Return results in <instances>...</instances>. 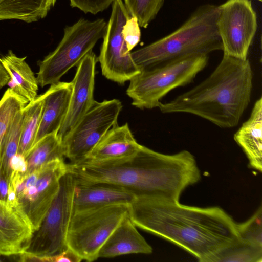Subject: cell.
<instances>
[{
    "instance_id": "32",
    "label": "cell",
    "mask_w": 262,
    "mask_h": 262,
    "mask_svg": "<svg viewBox=\"0 0 262 262\" xmlns=\"http://www.w3.org/2000/svg\"><path fill=\"white\" fill-rule=\"evenodd\" d=\"M9 167L11 174L13 173H24L26 172L27 166L25 157L17 154L11 160Z\"/></svg>"
},
{
    "instance_id": "5",
    "label": "cell",
    "mask_w": 262,
    "mask_h": 262,
    "mask_svg": "<svg viewBox=\"0 0 262 262\" xmlns=\"http://www.w3.org/2000/svg\"><path fill=\"white\" fill-rule=\"evenodd\" d=\"M208 61V55H198L141 69L129 80L126 94L138 108L158 107L170 91L191 82Z\"/></svg>"
},
{
    "instance_id": "14",
    "label": "cell",
    "mask_w": 262,
    "mask_h": 262,
    "mask_svg": "<svg viewBox=\"0 0 262 262\" xmlns=\"http://www.w3.org/2000/svg\"><path fill=\"white\" fill-rule=\"evenodd\" d=\"M141 146L127 123L121 126L116 124L101 138L83 162L110 164L123 162L135 156Z\"/></svg>"
},
{
    "instance_id": "21",
    "label": "cell",
    "mask_w": 262,
    "mask_h": 262,
    "mask_svg": "<svg viewBox=\"0 0 262 262\" xmlns=\"http://www.w3.org/2000/svg\"><path fill=\"white\" fill-rule=\"evenodd\" d=\"M57 0H0V20L17 19L30 23L47 16Z\"/></svg>"
},
{
    "instance_id": "24",
    "label": "cell",
    "mask_w": 262,
    "mask_h": 262,
    "mask_svg": "<svg viewBox=\"0 0 262 262\" xmlns=\"http://www.w3.org/2000/svg\"><path fill=\"white\" fill-rule=\"evenodd\" d=\"M206 262H262V247L238 238L218 250Z\"/></svg>"
},
{
    "instance_id": "2",
    "label": "cell",
    "mask_w": 262,
    "mask_h": 262,
    "mask_svg": "<svg viewBox=\"0 0 262 262\" xmlns=\"http://www.w3.org/2000/svg\"><path fill=\"white\" fill-rule=\"evenodd\" d=\"M75 181L106 183L136 195L179 201L183 191L199 182L201 173L194 156L186 150L174 154L156 151L143 145L135 156L110 164H68Z\"/></svg>"
},
{
    "instance_id": "33",
    "label": "cell",
    "mask_w": 262,
    "mask_h": 262,
    "mask_svg": "<svg viewBox=\"0 0 262 262\" xmlns=\"http://www.w3.org/2000/svg\"><path fill=\"white\" fill-rule=\"evenodd\" d=\"M9 180L3 173L0 160V200L7 202Z\"/></svg>"
},
{
    "instance_id": "23",
    "label": "cell",
    "mask_w": 262,
    "mask_h": 262,
    "mask_svg": "<svg viewBox=\"0 0 262 262\" xmlns=\"http://www.w3.org/2000/svg\"><path fill=\"white\" fill-rule=\"evenodd\" d=\"M43 106L42 94L23 108L24 118L18 153L26 156L34 146L41 121Z\"/></svg>"
},
{
    "instance_id": "26",
    "label": "cell",
    "mask_w": 262,
    "mask_h": 262,
    "mask_svg": "<svg viewBox=\"0 0 262 262\" xmlns=\"http://www.w3.org/2000/svg\"><path fill=\"white\" fill-rule=\"evenodd\" d=\"M26 103L9 88L0 100V156L3 144L17 113Z\"/></svg>"
},
{
    "instance_id": "18",
    "label": "cell",
    "mask_w": 262,
    "mask_h": 262,
    "mask_svg": "<svg viewBox=\"0 0 262 262\" xmlns=\"http://www.w3.org/2000/svg\"><path fill=\"white\" fill-rule=\"evenodd\" d=\"M152 252V248L139 233L129 214L113 232L100 249L99 258H111L129 254Z\"/></svg>"
},
{
    "instance_id": "10",
    "label": "cell",
    "mask_w": 262,
    "mask_h": 262,
    "mask_svg": "<svg viewBox=\"0 0 262 262\" xmlns=\"http://www.w3.org/2000/svg\"><path fill=\"white\" fill-rule=\"evenodd\" d=\"M116 99L95 101L62 140L64 156L71 164L84 162L96 144L115 125L122 110Z\"/></svg>"
},
{
    "instance_id": "6",
    "label": "cell",
    "mask_w": 262,
    "mask_h": 262,
    "mask_svg": "<svg viewBox=\"0 0 262 262\" xmlns=\"http://www.w3.org/2000/svg\"><path fill=\"white\" fill-rule=\"evenodd\" d=\"M107 23L103 18L89 20L80 18L64 28L63 36L56 49L39 61L37 80L43 87L60 81L71 68L83 58L105 35Z\"/></svg>"
},
{
    "instance_id": "30",
    "label": "cell",
    "mask_w": 262,
    "mask_h": 262,
    "mask_svg": "<svg viewBox=\"0 0 262 262\" xmlns=\"http://www.w3.org/2000/svg\"><path fill=\"white\" fill-rule=\"evenodd\" d=\"M114 0H69L70 5L85 14H96L106 10Z\"/></svg>"
},
{
    "instance_id": "17",
    "label": "cell",
    "mask_w": 262,
    "mask_h": 262,
    "mask_svg": "<svg viewBox=\"0 0 262 262\" xmlns=\"http://www.w3.org/2000/svg\"><path fill=\"white\" fill-rule=\"evenodd\" d=\"M72 90L71 82L59 81L42 94L43 110L34 144L48 134L57 133L67 114Z\"/></svg>"
},
{
    "instance_id": "28",
    "label": "cell",
    "mask_w": 262,
    "mask_h": 262,
    "mask_svg": "<svg viewBox=\"0 0 262 262\" xmlns=\"http://www.w3.org/2000/svg\"><path fill=\"white\" fill-rule=\"evenodd\" d=\"M238 238L249 244L262 247V207L260 205L246 221L237 223Z\"/></svg>"
},
{
    "instance_id": "11",
    "label": "cell",
    "mask_w": 262,
    "mask_h": 262,
    "mask_svg": "<svg viewBox=\"0 0 262 262\" xmlns=\"http://www.w3.org/2000/svg\"><path fill=\"white\" fill-rule=\"evenodd\" d=\"M110 19L99 56L102 74L119 84L129 81L141 71L127 51L122 36L123 26L130 16L123 0L112 4Z\"/></svg>"
},
{
    "instance_id": "9",
    "label": "cell",
    "mask_w": 262,
    "mask_h": 262,
    "mask_svg": "<svg viewBox=\"0 0 262 262\" xmlns=\"http://www.w3.org/2000/svg\"><path fill=\"white\" fill-rule=\"evenodd\" d=\"M129 214V204H119L74 212L67 235L69 249L81 259H97L103 244Z\"/></svg>"
},
{
    "instance_id": "1",
    "label": "cell",
    "mask_w": 262,
    "mask_h": 262,
    "mask_svg": "<svg viewBox=\"0 0 262 262\" xmlns=\"http://www.w3.org/2000/svg\"><path fill=\"white\" fill-rule=\"evenodd\" d=\"M129 216L136 227L173 243L200 262L238 238L237 223L218 206L136 195L129 204Z\"/></svg>"
},
{
    "instance_id": "15",
    "label": "cell",
    "mask_w": 262,
    "mask_h": 262,
    "mask_svg": "<svg viewBox=\"0 0 262 262\" xmlns=\"http://www.w3.org/2000/svg\"><path fill=\"white\" fill-rule=\"evenodd\" d=\"M33 231L23 214L0 200V254L18 255L27 249Z\"/></svg>"
},
{
    "instance_id": "12",
    "label": "cell",
    "mask_w": 262,
    "mask_h": 262,
    "mask_svg": "<svg viewBox=\"0 0 262 262\" xmlns=\"http://www.w3.org/2000/svg\"><path fill=\"white\" fill-rule=\"evenodd\" d=\"M216 27L224 55L246 59L257 29L251 0H227L218 6Z\"/></svg>"
},
{
    "instance_id": "20",
    "label": "cell",
    "mask_w": 262,
    "mask_h": 262,
    "mask_svg": "<svg viewBox=\"0 0 262 262\" xmlns=\"http://www.w3.org/2000/svg\"><path fill=\"white\" fill-rule=\"evenodd\" d=\"M26 58L9 51L0 58V61L10 76L9 89L28 104L37 97L38 83Z\"/></svg>"
},
{
    "instance_id": "29",
    "label": "cell",
    "mask_w": 262,
    "mask_h": 262,
    "mask_svg": "<svg viewBox=\"0 0 262 262\" xmlns=\"http://www.w3.org/2000/svg\"><path fill=\"white\" fill-rule=\"evenodd\" d=\"M140 26L137 19L130 16L125 22L122 30V36L127 51L130 52L140 42Z\"/></svg>"
},
{
    "instance_id": "7",
    "label": "cell",
    "mask_w": 262,
    "mask_h": 262,
    "mask_svg": "<svg viewBox=\"0 0 262 262\" xmlns=\"http://www.w3.org/2000/svg\"><path fill=\"white\" fill-rule=\"evenodd\" d=\"M75 180L69 172L60 180L58 192L39 228L33 232L20 261H42L67 250V235L73 213Z\"/></svg>"
},
{
    "instance_id": "19",
    "label": "cell",
    "mask_w": 262,
    "mask_h": 262,
    "mask_svg": "<svg viewBox=\"0 0 262 262\" xmlns=\"http://www.w3.org/2000/svg\"><path fill=\"white\" fill-rule=\"evenodd\" d=\"M246 155L250 168L262 171V98L254 103L250 116L234 135Z\"/></svg>"
},
{
    "instance_id": "22",
    "label": "cell",
    "mask_w": 262,
    "mask_h": 262,
    "mask_svg": "<svg viewBox=\"0 0 262 262\" xmlns=\"http://www.w3.org/2000/svg\"><path fill=\"white\" fill-rule=\"evenodd\" d=\"M64 157L62 142L57 133L48 134L38 141L25 157L26 172H30L54 160H64Z\"/></svg>"
},
{
    "instance_id": "3",
    "label": "cell",
    "mask_w": 262,
    "mask_h": 262,
    "mask_svg": "<svg viewBox=\"0 0 262 262\" xmlns=\"http://www.w3.org/2000/svg\"><path fill=\"white\" fill-rule=\"evenodd\" d=\"M252 81L248 59L224 55L206 79L158 107L163 113L191 114L221 128L234 127L250 102Z\"/></svg>"
},
{
    "instance_id": "35",
    "label": "cell",
    "mask_w": 262,
    "mask_h": 262,
    "mask_svg": "<svg viewBox=\"0 0 262 262\" xmlns=\"http://www.w3.org/2000/svg\"><path fill=\"white\" fill-rule=\"evenodd\" d=\"M20 255L14 256H5L0 254V262L9 260V259H14L15 261H19Z\"/></svg>"
},
{
    "instance_id": "25",
    "label": "cell",
    "mask_w": 262,
    "mask_h": 262,
    "mask_svg": "<svg viewBox=\"0 0 262 262\" xmlns=\"http://www.w3.org/2000/svg\"><path fill=\"white\" fill-rule=\"evenodd\" d=\"M23 108L16 115L1 150L0 160L2 170L9 181L11 176L10 162L13 157L17 155L19 148L24 118Z\"/></svg>"
},
{
    "instance_id": "27",
    "label": "cell",
    "mask_w": 262,
    "mask_h": 262,
    "mask_svg": "<svg viewBox=\"0 0 262 262\" xmlns=\"http://www.w3.org/2000/svg\"><path fill=\"white\" fill-rule=\"evenodd\" d=\"M129 14L146 28L156 18L165 0H123Z\"/></svg>"
},
{
    "instance_id": "34",
    "label": "cell",
    "mask_w": 262,
    "mask_h": 262,
    "mask_svg": "<svg viewBox=\"0 0 262 262\" xmlns=\"http://www.w3.org/2000/svg\"><path fill=\"white\" fill-rule=\"evenodd\" d=\"M10 76L0 61V89L7 84Z\"/></svg>"
},
{
    "instance_id": "13",
    "label": "cell",
    "mask_w": 262,
    "mask_h": 262,
    "mask_svg": "<svg viewBox=\"0 0 262 262\" xmlns=\"http://www.w3.org/2000/svg\"><path fill=\"white\" fill-rule=\"evenodd\" d=\"M97 57L93 51L87 54L77 66L73 80L68 111L57 132L62 142L80 118L90 109L94 99L95 68Z\"/></svg>"
},
{
    "instance_id": "16",
    "label": "cell",
    "mask_w": 262,
    "mask_h": 262,
    "mask_svg": "<svg viewBox=\"0 0 262 262\" xmlns=\"http://www.w3.org/2000/svg\"><path fill=\"white\" fill-rule=\"evenodd\" d=\"M136 196L131 191L110 183L75 181L73 212L115 204H129Z\"/></svg>"
},
{
    "instance_id": "31",
    "label": "cell",
    "mask_w": 262,
    "mask_h": 262,
    "mask_svg": "<svg viewBox=\"0 0 262 262\" xmlns=\"http://www.w3.org/2000/svg\"><path fill=\"white\" fill-rule=\"evenodd\" d=\"M82 259L76 254L68 248L67 250L59 254L44 258L42 261L79 262Z\"/></svg>"
},
{
    "instance_id": "4",
    "label": "cell",
    "mask_w": 262,
    "mask_h": 262,
    "mask_svg": "<svg viewBox=\"0 0 262 262\" xmlns=\"http://www.w3.org/2000/svg\"><path fill=\"white\" fill-rule=\"evenodd\" d=\"M218 6L199 7L177 30L133 52L131 56L141 69L198 55L223 50L216 21Z\"/></svg>"
},
{
    "instance_id": "8",
    "label": "cell",
    "mask_w": 262,
    "mask_h": 262,
    "mask_svg": "<svg viewBox=\"0 0 262 262\" xmlns=\"http://www.w3.org/2000/svg\"><path fill=\"white\" fill-rule=\"evenodd\" d=\"M68 172L64 160H56L30 172L11 174L9 183L15 192L16 209L33 232L39 228L58 192L61 177Z\"/></svg>"
},
{
    "instance_id": "36",
    "label": "cell",
    "mask_w": 262,
    "mask_h": 262,
    "mask_svg": "<svg viewBox=\"0 0 262 262\" xmlns=\"http://www.w3.org/2000/svg\"><path fill=\"white\" fill-rule=\"evenodd\" d=\"M258 1H259V2H261L262 0H257Z\"/></svg>"
}]
</instances>
